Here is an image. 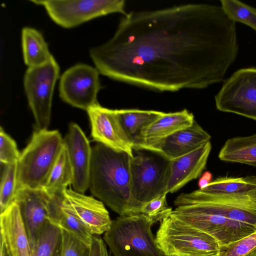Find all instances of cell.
Segmentation results:
<instances>
[{
	"label": "cell",
	"mask_w": 256,
	"mask_h": 256,
	"mask_svg": "<svg viewBox=\"0 0 256 256\" xmlns=\"http://www.w3.org/2000/svg\"><path fill=\"white\" fill-rule=\"evenodd\" d=\"M73 172V190L84 194L89 188L92 148L80 126L71 123L64 138Z\"/></svg>",
	"instance_id": "cell-16"
},
{
	"label": "cell",
	"mask_w": 256,
	"mask_h": 256,
	"mask_svg": "<svg viewBox=\"0 0 256 256\" xmlns=\"http://www.w3.org/2000/svg\"><path fill=\"white\" fill-rule=\"evenodd\" d=\"M0 240L9 256H32L18 204L14 202L0 214Z\"/></svg>",
	"instance_id": "cell-19"
},
{
	"label": "cell",
	"mask_w": 256,
	"mask_h": 256,
	"mask_svg": "<svg viewBox=\"0 0 256 256\" xmlns=\"http://www.w3.org/2000/svg\"><path fill=\"white\" fill-rule=\"evenodd\" d=\"M201 192L212 196H244L256 194V176L220 177L212 180Z\"/></svg>",
	"instance_id": "cell-22"
},
{
	"label": "cell",
	"mask_w": 256,
	"mask_h": 256,
	"mask_svg": "<svg viewBox=\"0 0 256 256\" xmlns=\"http://www.w3.org/2000/svg\"><path fill=\"white\" fill-rule=\"evenodd\" d=\"M62 204L94 236L104 234L110 227L112 220L104 204L92 196L67 188L63 193Z\"/></svg>",
	"instance_id": "cell-14"
},
{
	"label": "cell",
	"mask_w": 256,
	"mask_h": 256,
	"mask_svg": "<svg viewBox=\"0 0 256 256\" xmlns=\"http://www.w3.org/2000/svg\"><path fill=\"white\" fill-rule=\"evenodd\" d=\"M216 256H256V231L236 241L220 246Z\"/></svg>",
	"instance_id": "cell-30"
},
{
	"label": "cell",
	"mask_w": 256,
	"mask_h": 256,
	"mask_svg": "<svg viewBox=\"0 0 256 256\" xmlns=\"http://www.w3.org/2000/svg\"><path fill=\"white\" fill-rule=\"evenodd\" d=\"M62 198L63 194L52 196L50 204L49 221L90 246L94 235L74 216L62 208Z\"/></svg>",
	"instance_id": "cell-24"
},
{
	"label": "cell",
	"mask_w": 256,
	"mask_h": 256,
	"mask_svg": "<svg viewBox=\"0 0 256 256\" xmlns=\"http://www.w3.org/2000/svg\"><path fill=\"white\" fill-rule=\"evenodd\" d=\"M220 2L232 20L246 24L256 32V8L238 0H220Z\"/></svg>",
	"instance_id": "cell-28"
},
{
	"label": "cell",
	"mask_w": 256,
	"mask_h": 256,
	"mask_svg": "<svg viewBox=\"0 0 256 256\" xmlns=\"http://www.w3.org/2000/svg\"><path fill=\"white\" fill-rule=\"evenodd\" d=\"M64 146L58 130L36 129L17 162L16 190L42 188Z\"/></svg>",
	"instance_id": "cell-3"
},
{
	"label": "cell",
	"mask_w": 256,
	"mask_h": 256,
	"mask_svg": "<svg viewBox=\"0 0 256 256\" xmlns=\"http://www.w3.org/2000/svg\"><path fill=\"white\" fill-rule=\"evenodd\" d=\"M214 100L220 111L256 120V67L235 72L224 80Z\"/></svg>",
	"instance_id": "cell-10"
},
{
	"label": "cell",
	"mask_w": 256,
	"mask_h": 256,
	"mask_svg": "<svg viewBox=\"0 0 256 256\" xmlns=\"http://www.w3.org/2000/svg\"><path fill=\"white\" fill-rule=\"evenodd\" d=\"M212 175L208 171L205 172L198 180V189H204L212 181Z\"/></svg>",
	"instance_id": "cell-35"
},
{
	"label": "cell",
	"mask_w": 256,
	"mask_h": 256,
	"mask_svg": "<svg viewBox=\"0 0 256 256\" xmlns=\"http://www.w3.org/2000/svg\"><path fill=\"white\" fill-rule=\"evenodd\" d=\"M62 234L63 246L61 256H90V246L66 230H62Z\"/></svg>",
	"instance_id": "cell-33"
},
{
	"label": "cell",
	"mask_w": 256,
	"mask_h": 256,
	"mask_svg": "<svg viewBox=\"0 0 256 256\" xmlns=\"http://www.w3.org/2000/svg\"><path fill=\"white\" fill-rule=\"evenodd\" d=\"M169 216L209 234L220 246L236 241L256 231L252 226L212 212L195 203L178 205Z\"/></svg>",
	"instance_id": "cell-7"
},
{
	"label": "cell",
	"mask_w": 256,
	"mask_h": 256,
	"mask_svg": "<svg viewBox=\"0 0 256 256\" xmlns=\"http://www.w3.org/2000/svg\"><path fill=\"white\" fill-rule=\"evenodd\" d=\"M132 158L99 142L92 148L90 191L120 216L140 214L142 206L132 194Z\"/></svg>",
	"instance_id": "cell-2"
},
{
	"label": "cell",
	"mask_w": 256,
	"mask_h": 256,
	"mask_svg": "<svg viewBox=\"0 0 256 256\" xmlns=\"http://www.w3.org/2000/svg\"><path fill=\"white\" fill-rule=\"evenodd\" d=\"M212 149L210 142L196 150L170 160V174L166 192H177L190 181L201 175Z\"/></svg>",
	"instance_id": "cell-18"
},
{
	"label": "cell",
	"mask_w": 256,
	"mask_h": 256,
	"mask_svg": "<svg viewBox=\"0 0 256 256\" xmlns=\"http://www.w3.org/2000/svg\"><path fill=\"white\" fill-rule=\"evenodd\" d=\"M195 203L212 212L256 228V194L244 196H216L198 189L182 193L174 200L175 206Z\"/></svg>",
	"instance_id": "cell-11"
},
{
	"label": "cell",
	"mask_w": 256,
	"mask_h": 256,
	"mask_svg": "<svg viewBox=\"0 0 256 256\" xmlns=\"http://www.w3.org/2000/svg\"><path fill=\"white\" fill-rule=\"evenodd\" d=\"M87 112L94 140L134 156L133 144L119 121L116 110L102 107L98 103L90 108Z\"/></svg>",
	"instance_id": "cell-13"
},
{
	"label": "cell",
	"mask_w": 256,
	"mask_h": 256,
	"mask_svg": "<svg viewBox=\"0 0 256 256\" xmlns=\"http://www.w3.org/2000/svg\"><path fill=\"white\" fill-rule=\"evenodd\" d=\"M130 162L132 194L140 206L157 196L168 194L170 160L144 149L135 150Z\"/></svg>",
	"instance_id": "cell-6"
},
{
	"label": "cell",
	"mask_w": 256,
	"mask_h": 256,
	"mask_svg": "<svg viewBox=\"0 0 256 256\" xmlns=\"http://www.w3.org/2000/svg\"><path fill=\"white\" fill-rule=\"evenodd\" d=\"M167 194H163L143 204L140 214L147 216L154 224L169 216L172 210L168 205Z\"/></svg>",
	"instance_id": "cell-31"
},
{
	"label": "cell",
	"mask_w": 256,
	"mask_h": 256,
	"mask_svg": "<svg viewBox=\"0 0 256 256\" xmlns=\"http://www.w3.org/2000/svg\"><path fill=\"white\" fill-rule=\"evenodd\" d=\"M156 240L164 256H216L220 246L209 234L171 216L160 221Z\"/></svg>",
	"instance_id": "cell-5"
},
{
	"label": "cell",
	"mask_w": 256,
	"mask_h": 256,
	"mask_svg": "<svg viewBox=\"0 0 256 256\" xmlns=\"http://www.w3.org/2000/svg\"><path fill=\"white\" fill-rule=\"evenodd\" d=\"M0 256H9L6 246L2 240L0 242Z\"/></svg>",
	"instance_id": "cell-36"
},
{
	"label": "cell",
	"mask_w": 256,
	"mask_h": 256,
	"mask_svg": "<svg viewBox=\"0 0 256 256\" xmlns=\"http://www.w3.org/2000/svg\"><path fill=\"white\" fill-rule=\"evenodd\" d=\"M98 70L89 65L76 64L62 75L60 96L70 106L86 110L98 104L97 95L101 88Z\"/></svg>",
	"instance_id": "cell-12"
},
{
	"label": "cell",
	"mask_w": 256,
	"mask_h": 256,
	"mask_svg": "<svg viewBox=\"0 0 256 256\" xmlns=\"http://www.w3.org/2000/svg\"><path fill=\"white\" fill-rule=\"evenodd\" d=\"M52 196L43 188L16 190L14 201L18 206L28 240L32 246L49 221Z\"/></svg>",
	"instance_id": "cell-15"
},
{
	"label": "cell",
	"mask_w": 256,
	"mask_h": 256,
	"mask_svg": "<svg viewBox=\"0 0 256 256\" xmlns=\"http://www.w3.org/2000/svg\"><path fill=\"white\" fill-rule=\"evenodd\" d=\"M59 72L54 58L42 65L28 68L24 74V90L37 130L48 129L50 124L52 94Z\"/></svg>",
	"instance_id": "cell-9"
},
{
	"label": "cell",
	"mask_w": 256,
	"mask_h": 256,
	"mask_svg": "<svg viewBox=\"0 0 256 256\" xmlns=\"http://www.w3.org/2000/svg\"><path fill=\"white\" fill-rule=\"evenodd\" d=\"M222 161L256 167V134L228 139L218 154Z\"/></svg>",
	"instance_id": "cell-23"
},
{
	"label": "cell",
	"mask_w": 256,
	"mask_h": 256,
	"mask_svg": "<svg viewBox=\"0 0 256 256\" xmlns=\"http://www.w3.org/2000/svg\"><path fill=\"white\" fill-rule=\"evenodd\" d=\"M20 153L16 142L1 127L0 130V161L8 164L18 162Z\"/></svg>",
	"instance_id": "cell-32"
},
{
	"label": "cell",
	"mask_w": 256,
	"mask_h": 256,
	"mask_svg": "<svg viewBox=\"0 0 256 256\" xmlns=\"http://www.w3.org/2000/svg\"><path fill=\"white\" fill-rule=\"evenodd\" d=\"M45 8L50 18L60 26L70 28L92 18L112 13L125 15L124 0H34Z\"/></svg>",
	"instance_id": "cell-8"
},
{
	"label": "cell",
	"mask_w": 256,
	"mask_h": 256,
	"mask_svg": "<svg viewBox=\"0 0 256 256\" xmlns=\"http://www.w3.org/2000/svg\"><path fill=\"white\" fill-rule=\"evenodd\" d=\"M154 223L139 214L112 220L104 240L114 256H164L151 230Z\"/></svg>",
	"instance_id": "cell-4"
},
{
	"label": "cell",
	"mask_w": 256,
	"mask_h": 256,
	"mask_svg": "<svg viewBox=\"0 0 256 256\" xmlns=\"http://www.w3.org/2000/svg\"><path fill=\"white\" fill-rule=\"evenodd\" d=\"M63 246L62 230L48 222L31 246L32 256H61Z\"/></svg>",
	"instance_id": "cell-27"
},
{
	"label": "cell",
	"mask_w": 256,
	"mask_h": 256,
	"mask_svg": "<svg viewBox=\"0 0 256 256\" xmlns=\"http://www.w3.org/2000/svg\"><path fill=\"white\" fill-rule=\"evenodd\" d=\"M22 43L24 62L28 68L42 65L54 58L42 36L34 28H22Z\"/></svg>",
	"instance_id": "cell-25"
},
{
	"label": "cell",
	"mask_w": 256,
	"mask_h": 256,
	"mask_svg": "<svg viewBox=\"0 0 256 256\" xmlns=\"http://www.w3.org/2000/svg\"><path fill=\"white\" fill-rule=\"evenodd\" d=\"M194 116L186 109L173 112H164L146 126L142 134V144L136 148L164 139L194 123Z\"/></svg>",
	"instance_id": "cell-20"
},
{
	"label": "cell",
	"mask_w": 256,
	"mask_h": 256,
	"mask_svg": "<svg viewBox=\"0 0 256 256\" xmlns=\"http://www.w3.org/2000/svg\"><path fill=\"white\" fill-rule=\"evenodd\" d=\"M72 180V167L64 144L42 188L50 196L63 194Z\"/></svg>",
	"instance_id": "cell-26"
},
{
	"label": "cell",
	"mask_w": 256,
	"mask_h": 256,
	"mask_svg": "<svg viewBox=\"0 0 256 256\" xmlns=\"http://www.w3.org/2000/svg\"><path fill=\"white\" fill-rule=\"evenodd\" d=\"M90 250V256H110L104 240L99 236H94Z\"/></svg>",
	"instance_id": "cell-34"
},
{
	"label": "cell",
	"mask_w": 256,
	"mask_h": 256,
	"mask_svg": "<svg viewBox=\"0 0 256 256\" xmlns=\"http://www.w3.org/2000/svg\"><path fill=\"white\" fill-rule=\"evenodd\" d=\"M210 138L208 133L194 120L190 126L140 149L158 153L172 160L196 150L210 142Z\"/></svg>",
	"instance_id": "cell-17"
},
{
	"label": "cell",
	"mask_w": 256,
	"mask_h": 256,
	"mask_svg": "<svg viewBox=\"0 0 256 256\" xmlns=\"http://www.w3.org/2000/svg\"><path fill=\"white\" fill-rule=\"evenodd\" d=\"M238 50L236 23L221 6L188 4L127 12L113 36L90 53L111 79L175 92L221 82Z\"/></svg>",
	"instance_id": "cell-1"
},
{
	"label": "cell",
	"mask_w": 256,
	"mask_h": 256,
	"mask_svg": "<svg viewBox=\"0 0 256 256\" xmlns=\"http://www.w3.org/2000/svg\"><path fill=\"white\" fill-rule=\"evenodd\" d=\"M116 112L123 129L133 144L134 150L141 144L144 129L164 112L138 109L116 110Z\"/></svg>",
	"instance_id": "cell-21"
},
{
	"label": "cell",
	"mask_w": 256,
	"mask_h": 256,
	"mask_svg": "<svg viewBox=\"0 0 256 256\" xmlns=\"http://www.w3.org/2000/svg\"><path fill=\"white\" fill-rule=\"evenodd\" d=\"M17 162L4 165L0 185V210L3 212L14 202L16 190Z\"/></svg>",
	"instance_id": "cell-29"
}]
</instances>
